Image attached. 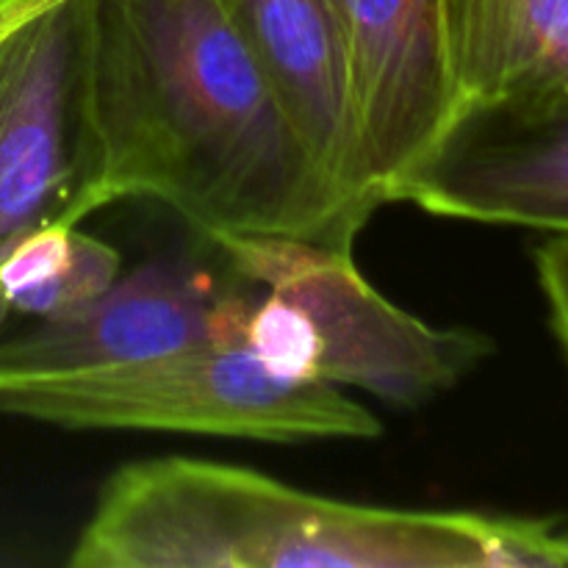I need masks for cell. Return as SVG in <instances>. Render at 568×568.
Segmentation results:
<instances>
[{
  "instance_id": "obj_1",
  "label": "cell",
  "mask_w": 568,
  "mask_h": 568,
  "mask_svg": "<svg viewBox=\"0 0 568 568\" xmlns=\"http://www.w3.org/2000/svg\"><path fill=\"white\" fill-rule=\"evenodd\" d=\"M89 109L100 205L150 197L214 244L353 250L336 192L222 0H94Z\"/></svg>"
},
{
  "instance_id": "obj_2",
  "label": "cell",
  "mask_w": 568,
  "mask_h": 568,
  "mask_svg": "<svg viewBox=\"0 0 568 568\" xmlns=\"http://www.w3.org/2000/svg\"><path fill=\"white\" fill-rule=\"evenodd\" d=\"M75 568L568 566L547 521L342 503L197 458L139 460L105 480Z\"/></svg>"
},
{
  "instance_id": "obj_3",
  "label": "cell",
  "mask_w": 568,
  "mask_h": 568,
  "mask_svg": "<svg viewBox=\"0 0 568 568\" xmlns=\"http://www.w3.org/2000/svg\"><path fill=\"white\" fill-rule=\"evenodd\" d=\"M227 266L258 286L244 342L275 369L364 388L416 408L458 386L494 344L469 327H433L383 297L353 250L286 236L220 242Z\"/></svg>"
},
{
  "instance_id": "obj_4",
  "label": "cell",
  "mask_w": 568,
  "mask_h": 568,
  "mask_svg": "<svg viewBox=\"0 0 568 568\" xmlns=\"http://www.w3.org/2000/svg\"><path fill=\"white\" fill-rule=\"evenodd\" d=\"M0 410L64 430H150L253 442L381 436L344 388L286 375L244 338L203 342L114 369L0 383Z\"/></svg>"
},
{
  "instance_id": "obj_5",
  "label": "cell",
  "mask_w": 568,
  "mask_h": 568,
  "mask_svg": "<svg viewBox=\"0 0 568 568\" xmlns=\"http://www.w3.org/2000/svg\"><path fill=\"white\" fill-rule=\"evenodd\" d=\"M92 3L0 0V261L28 233L81 225L103 209L89 109Z\"/></svg>"
},
{
  "instance_id": "obj_6",
  "label": "cell",
  "mask_w": 568,
  "mask_h": 568,
  "mask_svg": "<svg viewBox=\"0 0 568 568\" xmlns=\"http://www.w3.org/2000/svg\"><path fill=\"white\" fill-rule=\"evenodd\" d=\"M255 297L258 286L233 270L220 283L186 261L142 264L83 308L0 338V383L114 369L203 342H236Z\"/></svg>"
},
{
  "instance_id": "obj_7",
  "label": "cell",
  "mask_w": 568,
  "mask_h": 568,
  "mask_svg": "<svg viewBox=\"0 0 568 568\" xmlns=\"http://www.w3.org/2000/svg\"><path fill=\"white\" fill-rule=\"evenodd\" d=\"M342 39L361 159L377 209L455 114L442 0H327Z\"/></svg>"
},
{
  "instance_id": "obj_8",
  "label": "cell",
  "mask_w": 568,
  "mask_h": 568,
  "mask_svg": "<svg viewBox=\"0 0 568 568\" xmlns=\"http://www.w3.org/2000/svg\"><path fill=\"white\" fill-rule=\"evenodd\" d=\"M394 203L447 220L568 233V103L460 105Z\"/></svg>"
},
{
  "instance_id": "obj_9",
  "label": "cell",
  "mask_w": 568,
  "mask_h": 568,
  "mask_svg": "<svg viewBox=\"0 0 568 568\" xmlns=\"http://www.w3.org/2000/svg\"><path fill=\"white\" fill-rule=\"evenodd\" d=\"M222 6L320 170L369 220L377 203L361 159L347 61L327 0H222Z\"/></svg>"
},
{
  "instance_id": "obj_10",
  "label": "cell",
  "mask_w": 568,
  "mask_h": 568,
  "mask_svg": "<svg viewBox=\"0 0 568 568\" xmlns=\"http://www.w3.org/2000/svg\"><path fill=\"white\" fill-rule=\"evenodd\" d=\"M460 105L568 103V0H442Z\"/></svg>"
},
{
  "instance_id": "obj_11",
  "label": "cell",
  "mask_w": 568,
  "mask_h": 568,
  "mask_svg": "<svg viewBox=\"0 0 568 568\" xmlns=\"http://www.w3.org/2000/svg\"><path fill=\"white\" fill-rule=\"evenodd\" d=\"M120 277V253L78 225L28 233L0 261V311L61 316L98 300Z\"/></svg>"
},
{
  "instance_id": "obj_12",
  "label": "cell",
  "mask_w": 568,
  "mask_h": 568,
  "mask_svg": "<svg viewBox=\"0 0 568 568\" xmlns=\"http://www.w3.org/2000/svg\"><path fill=\"white\" fill-rule=\"evenodd\" d=\"M536 266L552 314L555 336L564 344L568 358V233H555L538 247Z\"/></svg>"
}]
</instances>
